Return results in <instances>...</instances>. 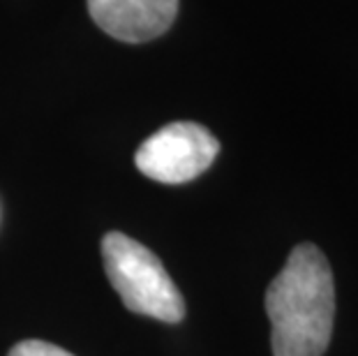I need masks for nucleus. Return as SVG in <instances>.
<instances>
[{
  "label": "nucleus",
  "instance_id": "2",
  "mask_svg": "<svg viewBox=\"0 0 358 356\" xmlns=\"http://www.w3.org/2000/svg\"><path fill=\"white\" fill-rule=\"evenodd\" d=\"M104 271L129 313L176 324L185 317V301L164 264L139 241L111 232L102 238Z\"/></svg>",
  "mask_w": 358,
  "mask_h": 356
},
{
  "label": "nucleus",
  "instance_id": "4",
  "mask_svg": "<svg viewBox=\"0 0 358 356\" xmlns=\"http://www.w3.org/2000/svg\"><path fill=\"white\" fill-rule=\"evenodd\" d=\"M88 12L113 40L141 44L171 28L178 0H88Z\"/></svg>",
  "mask_w": 358,
  "mask_h": 356
},
{
  "label": "nucleus",
  "instance_id": "3",
  "mask_svg": "<svg viewBox=\"0 0 358 356\" xmlns=\"http://www.w3.org/2000/svg\"><path fill=\"white\" fill-rule=\"evenodd\" d=\"M220 153V141L199 123L164 125L141 143L134 155L143 176L166 185L187 183L208 169Z\"/></svg>",
  "mask_w": 358,
  "mask_h": 356
},
{
  "label": "nucleus",
  "instance_id": "5",
  "mask_svg": "<svg viewBox=\"0 0 358 356\" xmlns=\"http://www.w3.org/2000/svg\"><path fill=\"white\" fill-rule=\"evenodd\" d=\"M10 356H74V354L65 352L58 345L44 343V340H24V343L12 347Z\"/></svg>",
  "mask_w": 358,
  "mask_h": 356
},
{
  "label": "nucleus",
  "instance_id": "1",
  "mask_svg": "<svg viewBox=\"0 0 358 356\" xmlns=\"http://www.w3.org/2000/svg\"><path fill=\"white\" fill-rule=\"evenodd\" d=\"M273 356H324L335 320L331 264L312 243L292 250L266 292Z\"/></svg>",
  "mask_w": 358,
  "mask_h": 356
}]
</instances>
